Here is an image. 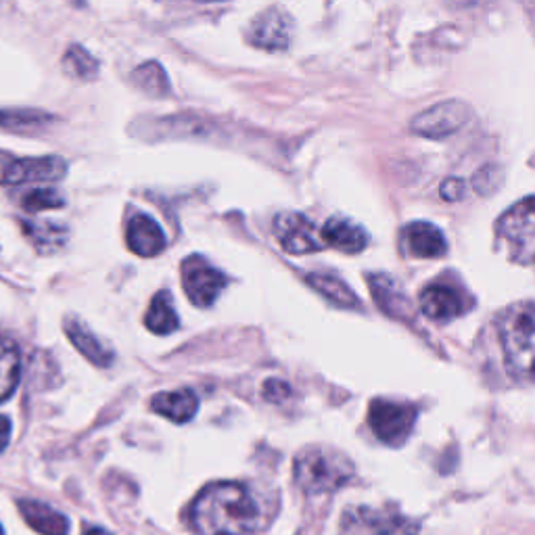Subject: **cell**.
<instances>
[{"label": "cell", "instance_id": "1", "mask_svg": "<svg viewBox=\"0 0 535 535\" xmlns=\"http://www.w3.org/2000/svg\"><path fill=\"white\" fill-rule=\"evenodd\" d=\"M189 521L197 535H251L258 529L260 510L245 485L218 481L197 494Z\"/></svg>", "mask_w": 535, "mask_h": 535}, {"label": "cell", "instance_id": "2", "mask_svg": "<svg viewBox=\"0 0 535 535\" xmlns=\"http://www.w3.org/2000/svg\"><path fill=\"white\" fill-rule=\"evenodd\" d=\"M295 483L310 496L333 494L354 477V464L345 454L312 446L301 450L293 464Z\"/></svg>", "mask_w": 535, "mask_h": 535}, {"label": "cell", "instance_id": "3", "mask_svg": "<svg viewBox=\"0 0 535 535\" xmlns=\"http://www.w3.org/2000/svg\"><path fill=\"white\" fill-rule=\"evenodd\" d=\"M533 337H535V310L531 301L510 306L500 316V343L504 350L510 375L517 379H531L533 370Z\"/></svg>", "mask_w": 535, "mask_h": 535}, {"label": "cell", "instance_id": "4", "mask_svg": "<svg viewBox=\"0 0 535 535\" xmlns=\"http://www.w3.org/2000/svg\"><path fill=\"white\" fill-rule=\"evenodd\" d=\"M498 237L508 245L510 258L523 266L533 264L535 253V216L533 199L525 197L498 220Z\"/></svg>", "mask_w": 535, "mask_h": 535}, {"label": "cell", "instance_id": "5", "mask_svg": "<svg viewBox=\"0 0 535 535\" xmlns=\"http://www.w3.org/2000/svg\"><path fill=\"white\" fill-rule=\"evenodd\" d=\"M416 423V408L389 400H375L368 408V425L383 444L398 448L406 444Z\"/></svg>", "mask_w": 535, "mask_h": 535}, {"label": "cell", "instance_id": "6", "mask_svg": "<svg viewBox=\"0 0 535 535\" xmlns=\"http://www.w3.org/2000/svg\"><path fill=\"white\" fill-rule=\"evenodd\" d=\"M67 164L61 157H13L0 153V184H42L65 176Z\"/></svg>", "mask_w": 535, "mask_h": 535}, {"label": "cell", "instance_id": "7", "mask_svg": "<svg viewBox=\"0 0 535 535\" xmlns=\"http://www.w3.org/2000/svg\"><path fill=\"white\" fill-rule=\"evenodd\" d=\"M226 283V276L201 255H191L182 262V287L197 308L212 306Z\"/></svg>", "mask_w": 535, "mask_h": 535}, {"label": "cell", "instance_id": "8", "mask_svg": "<svg viewBox=\"0 0 535 535\" xmlns=\"http://www.w3.org/2000/svg\"><path fill=\"white\" fill-rule=\"evenodd\" d=\"M471 109L462 101H446L416 115L412 130L425 138H448L469 122Z\"/></svg>", "mask_w": 535, "mask_h": 535}, {"label": "cell", "instance_id": "9", "mask_svg": "<svg viewBox=\"0 0 535 535\" xmlns=\"http://www.w3.org/2000/svg\"><path fill=\"white\" fill-rule=\"evenodd\" d=\"M274 235L291 255L314 253L324 247L318 228L301 214H281L274 220Z\"/></svg>", "mask_w": 535, "mask_h": 535}, {"label": "cell", "instance_id": "10", "mask_svg": "<svg viewBox=\"0 0 535 535\" xmlns=\"http://www.w3.org/2000/svg\"><path fill=\"white\" fill-rule=\"evenodd\" d=\"M293 34V21L287 13L270 9L258 15L249 28V42L266 51H285Z\"/></svg>", "mask_w": 535, "mask_h": 535}, {"label": "cell", "instance_id": "11", "mask_svg": "<svg viewBox=\"0 0 535 535\" xmlns=\"http://www.w3.org/2000/svg\"><path fill=\"white\" fill-rule=\"evenodd\" d=\"M372 297L377 306L395 320H410L414 316V308L410 304L408 295L400 287L398 281H393L389 274H370L368 276Z\"/></svg>", "mask_w": 535, "mask_h": 535}, {"label": "cell", "instance_id": "12", "mask_svg": "<svg viewBox=\"0 0 535 535\" xmlns=\"http://www.w3.org/2000/svg\"><path fill=\"white\" fill-rule=\"evenodd\" d=\"M128 247L141 255V258H153L166 249L168 239L161 226L147 214H134L128 222Z\"/></svg>", "mask_w": 535, "mask_h": 535}, {"label": "cell", "instance_id": "13", "mask_svg": "<svg viewBox=\"0 0 535 535\" xmlns=\"http://www.w3.org/2000/svg\"><path fill=\"white\" fill-rule=\"evenodd\" d=\"M421 312L431 320V322H450L458 318L464 312V299L460 293L448 285H431L421 293Z\"/></svg>", "mask_w": 535, "mask_h": 535}, {"label": "cell", "instance_id": "14", "mask_svg": "<svg viewBox=\"0 0 535 535\" xmlns=\"http://www.w3.org/2000/svg\"><path fill=\"white\" fill-rule=\"evenodd\" d=\"M151 410L170 418L172 423H189L195 418L199 410V398L191 389H178V391H164L151 398Z\"/></svg>", "mask_w": 535, "mask_h": 535}, {"label": "cell", "instance_id": "15", "mask_svg": "<svg viewBox=\"0 0 535 535\" xmlns=\"http://www.w3.org/2000/svg\"><path fill=\"white\" fill-rule=\"evenodd\" d=\"M320 239L343 253H360L368 245L366 230L347 218H331L322 226Z\"/></svg>", "mask_w": 535, "mask_h": 535}, {"label": "cell", "instance_id": "16", "mask_svg": "<svg viewBox=\"0 0 535 535\" xmlns=\"http://www.w3.org/2000/svg\"><path fill=\"white\" fill-rule=\"evenodd\" d=\"M65 333H67L69 341L76 345V350L95 366L109 368L113 364V352L101 339L95 337V333H90V329L86 327V324H82L78 318L65 320Z\"/></svg>", "mask_w": 535, "mask_h": 535}, {"label": "cell", "instance_id": "17", "mask_svg": "<svg viewBox=\"0 0 535 535\" xmlns=\"http://www.w3.org/2000/svg\"><path fill=\"white\" fill-rule=\"evenodd\" d=\"M406 243L412 255L423 260L441 258L448 251V243L441 230L429 222H412L406 228Z\"/></svg>", "mask_w": 535, "mask_h": 535}, {"label": "cell", "instance_id": "18", "mask_svg": "<svg viewBox=\"0 0 535 535\" xmlns=\"http://www.w3.org/2000/svg\"><path fill=\"white\" fill-rule=\"evenodd\" d=\"M21 517L40 535H67L69 521L59 510L51 508L49 504H42L38 500H21L19 502Z\"/></svg>", "mask_w": 535, "mask_h": 535}, {"label": "cell", "instance_id": "19", "mask_svg": "<svg viewBox=\"0 0 535 535\" xmlns=\"http://www.w3.org/2000/svg\"><path fill=\"white\" fill-rule=\"evenodd\" d=\"M308 285L314 291H318L324 299H329L331 304L337 308H345V310H352V308L358 310L360 308L358 295L335 274H329V272L308 274Z\"/></svg>", "mask_w": 535, "mask_h": 535}, {"label": "cell", "instance_id": "20", "mask_svg": "<svg viewBox=\"0 0 535 535\" xmlns=\"http://www.w3.org/2000/svg\"><path fill=\"white\" fill-rule=\"evenodd\" d=\"M145 327L155 335H170L180 327L170 291H159L151 299V306L145 316Z\"/></svg>", "mask_w": 535, "mask_h": 535}, {"label": "cell", "instance_id": "21", "mask_svg": "<svg viewBox=\"0 0 535 535\" xmlns=\"http://www.w3.org/2000/svg\"><path fill=\"white\" fill-rule=\"evenodd\" d=\"M19 350L17 345L0 337V402H5L19 383Z\"/></svg>", "mask_w": 535, "mask_h": 535}, {"label": "cell", "instance_id": "22", "mask_svg": "<svg viewBox=\"0 0 535 535\" xmlns=\"http://www.w3.org/2000/svg\"><path fill=\"white\" fill-rule=\"evenodd\" d=\"M132 80L138 88L151 97H166L170 92L168 76L159 63H145L143 67H138L132 74Z\"/></svg>", "mask_w": 535, "mask_h": 535}, {"label": "cell", "instance_id": "23", "mask_svg": "<svg viewBox=\"0 0 535 535\" xmlns=\"http://www.w3.org/2000/svg\"><path fill=\"white\" fill-rule=\"evenodd\" d=\"M63 67L69 76L78 80H92L99 74V63L82 46H72L63 57Z\"/></svg>", "mask_w": 535, "mask_h": 535}, {"label": "cell", "instance_id": "24", "mask_svg": "<svg viewBox=\"0 0 535 535\" xmlns=\"http://www.w3.org/2000/svg\"><path fill=\"white\" fill-rule=\"evenodd\" d=\"M26 232L36 241L38 249H57L67 239V230L51 222H26Z\"/></svg>", "mask_w": 535, "mask_h": 535}, {"label": "cell", "instance_id": "25", "mask_svg": "<svg viewBox=\"0 0 535 535\" xmlns=\"http://www.w3.org/2000/svg\"><path fill=\"white\" fill-rule=\"evenodd\" d=\"M360 519H362L360 525L366 527L368 531H372V535H395V533H402L406 529V525H410L402 517L379 515V513H372V510H362Z\"/></svg>", "mask_w": 535, "mask_h": 535}, {"label": "cell", "instance_id": "26", "mask_svg": "<svg viewBox=\"0 0 535 535\" xmlns=\"http://www.w3.org/2000/svg\"><path fill=\"white\" fill-rule=\"evenodd\" d=\"M44 122H49V115L30 109H5L0 111V128L11 130H30Z\"/></svg>", "mask_w": 535, "mask_h": 535}, {"label": "cell", "instance_id": "27", "mask_svg": "<svg viewBox=\"0 0 535 535\" xmlns=\"http://www.w3.org/2000/svg\"><path fill=\"white\" fill-rule=\"evenodd\" d=\"M21 205H23V209H26V212L38 214V212H46V209L63 207L65 199L55 189H34V191L23 195Z\"/></svg>", "mask_w": 535, "mask_h": 535}, {"label": "cell", "instance_id": "28", "mask_svg": "<svg viewBox=\"0 0 535 535\" xmlns=\"http://www.w3.org/2000/svg\"><path fill=\"white\" fill-rule=\"evenodd\" d=\"M500 180H502L500 170L496 166H487V168H483L481 172L475 174L473 186L477 189V193H481V195H492L500 186Z\"/></svg>", "mask_w": 535, "mask_h": 535}, {"label": "cell", "instance_id": "29", "mask_svg": "<svg viewBox=\"0 0 535 535\" xmlns=\"http://www.w3.org/2000/svg\"><path fill=\"white\" fill-rule=\"evenodd\" d=\"M262 395H264V400H268L272 404H281L291 395V387H289V383H285L281 379H268L262 387Z\"/></svg>", "mask_w": 535, "mask_h": 535}, {"label": "cell", "instance_id": "30", "mask_svg": "<svg viewBox=\"0 0 535 535\" xmlns=\"http://www.w3.org/2000/svg\"><path fill=\"white\" fill-rule=\"evenodd\" d=\"M467 193V184L458 178H450L444 184H441V197L448 199V201H460Z\"/></svg>", "mask_w": 535, "mask_h": 535}, {"label": "cell", "instance_id": "31", "mask_svg": "<svg viewBox=\"0 0 535 535\" xmlns=\"http://www.w3.org/2000/svg\"><path fill=\"white\" fill-rule=\"evenodd\" d=\"M11 441V421L7 416H0V452H5Z\"/></svg>", "mask_w": 535, "mask_h": 535}, {"label": "cell", "instance_id": "32", "mask_svg": "<svg viewBox=\"0 0 535 535\" xmlns=\"http://www.w3.org/2000/svg\"><path fill=\"white\" fill-rule=\"evenodd\" d=\"M84 535H111V533L105 531V529H101V527H90V529L84 531Z\"/></svg>", "mask_w": 535, "mask_h": 535}, {"label": "cell", "instance_id": "33", "mask_svg": "<svg viewBox=\"0 0 535 535\" xmlns=\"http://www.w3.org/2000/svg\"><path fill=\"white\" fill-rule=\"evenodd\" d=\"M0 535H5V531H3V527H0Z\"/></svg>", "mask_w": 535, "mask_h": 535}]
</instances>
